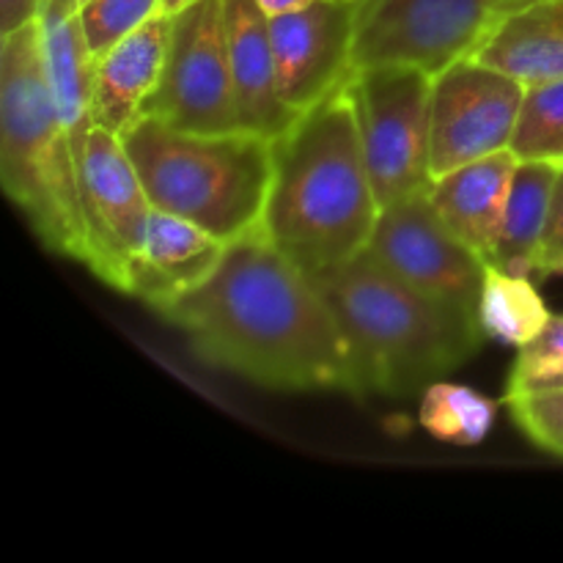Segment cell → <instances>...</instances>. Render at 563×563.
<instances>
[{
  "label": "cell",
  "instance_id": "obj_3",
  "mask_svg": "<svg viewBox=\"0 0 563 563\" xmlns=\"http://www.w3.org/2000/svg\"><path fill=\"white\" fill-rule=\"evenodd\" d=\"M311 280L344 333L352 396L405 399L460 368L484 344L476 313L421 295L366 253Z\"/></svg>",
  "mask_w": 563,
  "mask_h": 563
},
{
  "label": "cell",
  "instance_id": "obj_20",
  "mask_svg": "<svg viewBox=\"0 0 563 563\" xmlns=\"http://www.w3.org/2000/svg\"><path fill=\"white\" fill-rule=\"evenodd\" d=\"M553 319L548 302L526 275H511L487 262L482 297H478V324L484 339L522 350L531 344Z\"/></svg>",
  "mask_w": 563,
  "mask_h": 563
},
{
  "label": "cell",
  "instance_id": "obj_19",
  "mask_svg": "<svg viewBox=\"0 0 563 563\" xmlns=\"http://www.w3.org/2000/svg\"><path fill=\"white\" fill-rule=\"evenodd\" d=\"M561 165L555 163H520L511 185L509 207H506L504 229L489 262L511 275L531 278L537 273L539 251H542L544 229L550 218L555 179Z\"/></svg>",
  "mask_w": 563,
  "mask_h": 563
},
{
  "label": "cell",
  "instance_id": "obj_30",
  "mask_svg": "<svg viewBox=\"0 0 563 563\" xmlns=\"http://www.w3.org/2000/svg\"><path fill=\"white\" fill-rule=\"evenodd\" d=\"M82 3H88V0H80V5H82Z\"/></svg>",
  "mask_w": 563,
  "mask_h": 563
},
{
  "label": "cell",
  "instance_id": "obj_8",
  "mask_svg": "<svg viewBox=\"0 0 563 563\" xmlns=\"http://www.w3.org/2000/svg\"><path fill=\"white\" fill-rule=\"evenodd\" d=\"M141 119L207 135L242 130L223 0H192L170 16L163 75Z\"/></svg>",
  "mask_w": 563,
  "mask_h": 563
},
{
  "label": "cell",
  "instance_id": "obj_28",
  "mask_svg": "<svg viewBox=\"0 0 563 563\" xmlns=\"http://www.w3.org/2000/svg\"><path fill=\"white\" fill-rule=\"evenodd\" d=\"M258 3L264 5V11H267V14H278V11L295 9V5L313 3V0H258Z\"/></svg>",
  "mask_w": 563,
  "mask_h": 563
},
{
  "label": "cell",
  "instance_id": "obj_23",
  "mask_svg": "<svg viewBox=\"0 0 563 563\" xmlns=\"http://www.w3.org/2000/svg\"><path fill=\"white\" fill-rule=\"evenodd\" d=\"M157 14H163V0H88L80 5L82 31L93 58Z\"/></svg>",
  "mask_w": 563,
  "mask_h": 563
},
{
  "label": "cell",
  "instance_id": "obj_13",
  "mask_svg": "<svg viewBox=\"0 0 563 563\" xmlns=\"http://www.w3.org/2000/svg\"><path fill=\"white\" fill-rule=\"evenodd\" d=\"M223 9L242 130L278 141L302 113L280 99L269 14L258 0H223Z\"/></svg>",
  "mask_w": 563,
  "mask_h": 563
},
{
  "label": "cell",
  "instance_id": "obj_4",
  "mask_svg": "<svg viewBox=\"0 0 563 563\" xmlns=\"http://www.w3.org/2000/svg\"><path fill=\"white\" fill-rule=\"evenodd\" d=\"M0 181L36 240L88 267L80 181L42 58L38 22L0 36Z\"/></svg>",
  "mask_w": 563,
  "mask_h": 563
},
{
  "label": "cell",
  "instance_id": "obj_2",
  "mask_svg": "<svg viewBox=\"0 0 563 563\" xmlns=\"http://www.w3.org/2000/svg\"><path fill=\"white\" fill-rule=\"evenodd\" d=\"M275 176L262 229L302 273L366 253L383 207L374 192L350 86L273 141Z\"/></svg>",
  "mask_w": 563,
  "mask_h": 563
},
{
  "label": "cell",
  "instance_id": "obj_11",
  "mask_svg": "<svg viewBox=\"0 0 563 563\" xmlns=\"http://www.w3.org/2000/svg\"><path fill=\"white\" fill-rule=\"evenodd\" d=\"M77 181L91 253L88 269L102 284L126 295L130 267L143 251L154 207L124 141L102 126H93L82 163L77 165Z\"/></svg>",
  "mask_w": 563,
  "mask_h": 563
},
{
  "label": "cell",
  "instance_id": "obj_16",
  "mask_svg": "<svg viewBox=\"0 0 563 563\" xmlns=\"http://www.w3.org/2000/svg\"><path fill=\"white\" fill-rule=\"evenodd\" d=\"M170 16L157 14L97 58L93 126L124 137L141 121L143 104L157 88L168 49Z\"/></svg>",
  "mask_w": 563,
  "mask_h": 563
},
{
  "label": "cell",
  "instance_id": "obj_10",
  "mask_svg": "<svg viewBox=\"0 0 563 563\" xmlns=\"http://www.w3.org/2000/svg\"><path fill=\"white\" fill-rule=\"evenodd\" d=\"M526 82L482 58H465L434 77L432 181L467 163L506 152L515 137Z\"/></svg>",
  "mask_w": 563,
  "mask_h": 563
},
{
  "label": "cell",
  "instance_id": "obj_14",
  "mask_svg": "<svg viewBox=\"0 0 563 563\" xmlns=\"http://www.w3.org/2000/svg\"><path fill=\"white\" fill-rule=\"evenodd\" d=\"M225 245L229 242L192 220L154 209L143 251L130 267L126 295L159 311L170 300L203 284L223 258Z\"/></svg>",
  "mask_w": 563,
  "mask_h": 563
},
{
  "label": "cell",
  "instance_id": "obj_9",
  "mask_svg": "<svg viewBox=\"0 0 563 563\" xmlns=\"http://www.w3.org/2000/svg\"><path fill=\"white\" fill-rule=\"evenodd\" d=\"M366 256L421 295L478 317L487 258L445 225L429 190L383 207Z\"/></svg>",
  "mask_w": 563,
  "mask_h": 563
},
{
  "label": "cell",
  "instance_id": "obj_25",
  "mask_svg": "<svg viewBox=\"0 0 563 563\" xmlns=\"http://www.w3.org/2000/svg\"><path fill=\"white\" fill-rule=\"evenodd\" d=\"M563 372V317H555L548 322V328L520 350L515 368H511L509 388L506 396L528 394L548 383L550 377Z\"/></svg>",
  "mask_w": 563,
  "mask_h": 563
},
{
  "label": "cell",
  "instance_id": "obj_29",
  "mask_svg": "<svg viewBox=\"0 0 563 563\" xmlns=\"http://www.w3.org/2000/svg\"><path fill=\"white\" fill-rule=\"evenodd\" d=\"M192 0H163V14L165 16H174L176 11H181L185 5H190Z\"/></svg>",
  "mask_w": 563,
  "mask_h": 563
},
{
  "label": "cell",
  "instance_id": "obj_21",
  "mask_svg": "<svg viewBox=\"0 0 563 563\" xmlns=\"http://www.w3.org/2000/svg\"><path fill=\"white\" fill-rule=\"evenodd\" d=\"M421 427L443 443L471 449L487 440L498 418V401L456 383L429 385L421 396Z\"/></svg>",
  "mask_w": 563,
  "mask_h": 563
},
{
  "label": "cell",
  "instance_id": "obj_15",
  "mask_svg": "<svg viewBox=\"0 0 563 563\" xmlns=\"http://www.w3.org/2000/svg\"><path fill=\"white\" fill-rule=\"evenodd\" d=\"M36 22L49 88L69 135L75 163L80 165L86 141L93 130L91 99L97 75V58L82 31L80 0H38Z\"/></svg>",
  "mask_w": 563,
  "mask_h": 563
},
{
  "label": "cell",
  "instance_id": "obj_6",
  "mask_svg": "<svg viewBox=\"0 0 563 563\" xmlns=\"http://www.w3.org/2000/svg\"><path fill=\"white\" fill-rule=\"evenodd\" d=\"M533 0H357L355 69L418 66L438 77L478 58L498 27Z\"/></svg>",
  "mask_w": 563,
  "mask_h": 563
},
{
  "label": "cell",
  "instance_id": "obj_7",
  "mask_svg": "<svg viewBox=\"0 0 563 563\" xmlns=\"http://www.w3.org/2000/svg\"><path fill=\"white\" fill-rule=\"evenodd\" d=\"M361 121L368 174L379 207L432 187V88L434 77L418 66L379 64L350 77Z\"/></svg>",
  "mask_w": 563,
  "mask_h": 563
},
{
  "label": "cell",
  "instance_id": "obj_27",
  "mask_svg": "<svg viewBox=\"0 0 563 563\" xmlns=\"http://www.w3.org/2000/svg\"><path fill=\"white\" fill-rule=\"evenodd\" d=\"M38 20V0H0V36Z\"/></svg>",
  "mask_w": 563,
  "mask_h": 563
},
{
  "label": "cell",
  "instance_id": "obj_24",
  "mask_svg": "<svg viewBox=\"0 0 563 563\" xmlns=\"http://www.w3.org/2000/svg\"><path fill=\"white\" fill-rule=\"evenodd\" d=\"M511 421L537 449L563 460V388L504 396Z\"/></svg>",
  "mask_w": 563,
  "mask_h": 563
},
{
  "label": "cell",
  "instance_id": "obj_22",
  "mask_svg": "<svg viewBox=\"0 0 563 563\" xmlns=\"http://www.w3.org/2000/svg\"><path fill=\"white\" fill-rule=\"evenodd\" d=\"M509 148L520 163L563 165V80L526 88Z\"/></svg>",
  "mask_w": 563,
  "mask_h": 563
},
{
  "label": "cell",
  "instance_id": "obj_17",
  "mask_svg": "<svg viewBox=\"0 0 563 563\" xmlns=\"http://www.w3.org/2000/svg\"><path fill=\"white\" fill-rule=\"evenodd\" d=\"M520 159L511 148L467 163L429 187L434 209L451 231L482 258H493Z\"/></svg>",
  "mask_w": 563,
  "mask_h": 563
},
{
  "label": "cell",
  "instance_id": "obj_26",
  "mask_svg": "<svg viewBox=\"0 0 563 563\" xmlns=\"http://www.w3.org/2000/svg\"><path fill=\"white\" fill-rule=\"evenodd\" d=\"M563 273V165L561 174L555 179L553 201H550V218L548 229H544L542 251H539L537 275H559Z\"/></svg>",
  "mask_w": 563,
  "mask_h": 563
},
{
  "label": "cell",
  "instance_id": "obj_5",
  "mask_svg": "<svg viewBox=\"0 0 563 563\" xmlns=\"http://www.w3.org/2000/svg\"><path fill=\"white\" fill-rule=\"evenodd\" d=\"M121 141L154 209L192 220L223 242L264 223L275 176L269 137L247 130L207 135L141 119Z\"/></svg>",
  "mask_w": 563,
  "mask_h": 563
},
{
  "label": "cell",
  "instance_id": "obj_1",
  "mask_svg": "<svg viewBox=\"0 0 563 563\" xmlns=\"http://www.w3.org/2000/svg\"><path fill=\"white\" fill-rule=\"evenodd\" d=\"M157 313L220 372L269 390L352 394L350 350L333 311L262 225L229 242L214 273Z\"/></svg>",
  "mask_w": 563,
  "mask_h": 563
},
{
  "label": "cell",
  "instance_id": "obj_18",
  "mask_svg": "<svg viewBox=\"0 0 563 563\" xmlns=\"http://www.w3.org/2000/svg\"><path fill=\"white\" fill-rule=\"evenodd\" d=\"M478 58L526 86L563 80V0H533L511 14Z\"/></svg>",
  "mask_w": 563,
  "mask_h": 563
},
{
  "label": "cell",
  "instance_id": "obj_12",
  "mask_svg": "<svg viewBox=\"0 0 563 563\" xmlns=\"http://www.w3.org/2000/svg\"><path fill=\"white\" fill-rule=\"evenodd\" d=\"M357 0H313L269 14L280 99L295 113L317 108L355 75Z\"/></svg>",
  "mask_w": 563,
  "mask_h": 563
}]
</instances>
